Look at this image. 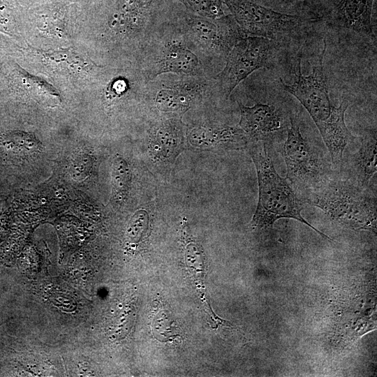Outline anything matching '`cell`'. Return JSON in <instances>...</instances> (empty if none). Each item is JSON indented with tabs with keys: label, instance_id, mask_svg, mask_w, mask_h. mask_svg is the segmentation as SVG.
<instances>
[{
	"label": "cell",
	"instance_id": "6da1fadb",
	"mask_svg": "<svg viewBox=\"0 0 377 377\" xmlns=\"http://www.w3.org/2000/svg\"><path fill=\"white\" fill-rule=\"evenodd\" d=\"M259 143L250 150L258 181V202L251 227L256 230L267 229L278 219H293L308 226L323 237L332 239L303 218V200L298 198L288 180L277 173L266 143Z\"/></svg>",
	"mask_w": 377,
	"mask_h": 377
},
{
	"label": "cell",
	"instance_id": "7a4b0ae2",
	"mask_svg": "<svg viewBox=\"0 0 377 377\" xmlns=\"http://www.w3.org/2000/svg\"><path fill=\"white\" fill-rule=\"evenodd\" d=\"M174 21L208 77L222 70L231 49L246 37L232 15L211 19L184 11L175 15Z\"/></svg>",
	"mask_w": 377,
	"mask_h": 377
},
{
	"label": "cell",
	"instance_id": "3957f363",
	"mask_svg": "<svg viewBox=\"0 0 377 377\" xmlns=\"http://www.w3.org/2000/svg\"><path fill=\"white\" fill-rule=\"evenodd\" d=\"M302 194V200L336 221L356 228H376V195L349 179L331 177Z\"/></svg>",
	"mask_w": 377,
	"mask_h": 377
},
{
	"label": "cell",
	"instance_id": "277c9868",
	"mask_svg": "<svg viewBox=\"0 0 377 377\" xmlns=\"http://www.w3.org/2000/svg\"><path fill=\"white\" fill-rule=\"evenodd\" d=\"M135 63L149 81L166 73L207 77L174 19L149 40Z\"/></svg>",
	"mask_w": 377,
	"mask_h": 377
},
{
	"label": "cell",
	"instance_id": "5b68a950",
	"mask_svg": "<svg viewBox=\"0 0 377 377\" xmlns=\"http://www.w3.org/2000/svg\"><path fill=\"white\" fill-rule=\"evenodd\" d=\"M282 154L287 168L286 179L302 193L331 177L330 163L323 151L303 135L295 119L290 118Z\"/></svg>",
	"mask_w": 377,
	"mask_h": 377
},
{
	"label": "cell",
	"instance_id": "8992f818",
	"mask_svg": "<svg viewBox=\"0 0 377 377\" xmlns=\"http://www.w3.org/2000/svg\"><path fill=\"white\" fill-rule=\"evenodd\" d=\"M151 100L162 113L178 115L193 103L219 93L214 77L166 73L151 80Z\"/></svg>",
	"mask_w": 377,
	"mask_h": 377
},
{
	"label": "cell",
	"instance_id": "52a82bcc",
	"mask_svg": "<svg viewBox=\"0 0 377 377\" xmlns=\"http://www.w3.org/2000/svg\"><path fill=\"white\" fill-rule=\"evenodd\" d=\"M272 40L246 36L239 40L227 56L222 70L214 78L220 94L228 98L235 88L255 71L268 68Z\"/></svg>",
	"mask_w": 377,
	"mask_h": 377
},
{
	"label": "cell",
	"instance_id": "ba28073f",
	"mask_svg": "<svg viewBox=\"0 0 377 377\" xmlns=\"http://www.w3.org/2000/svg\"><path fill=\"white\" fill-rule=\"evenodd\" d=\"M246 36L279 40L295 31L302 19L267 8L249 0H223Z\"/></svg>",
	"mask_w": 377,
	"mask_h": 377
},
{
	"label": "cell",
	"instance_id": "9c48e42d",
	"mask_svg": "<svg viewBox=\"0 0 377 377\" xmlns=\"http://www.w3.org/2000/svg\"><path fill=\"white\" fill-rule=\"evenodd\" d=\"M326 50V40L316 65L312 66L311 73L303 75L301 72V61L299 59L295 81L287 84L281 80L283 89L295 96L309 112L317 128L325 124L332 117L336 106L331 104L325 75L323 59Z\"/></svg>",
	"mask_w": 377,
	"mask_h": 377
},
{
	"label": "cell",
	"instance_id": "30bf717a",
	"mask_svg": "<svg viewBox=\"0 0 377 377\" xmlns=\"http://www.w3.org/2000/svg\"><path fill=\"white\" fill-rule=\"evenodd\" d=\"M240 110L239 126L247 139L253 142L268 141L286 127L281 111L270 104L256 103L248 107L238 103Z\"/></svg>",
	"mask_w": 377,
	"mask_h": 377
},
{
	"label": "cell",
	"instance_id": "8fae6325",
	"mask_svg": "<svg viewBox=\"0 0 377 377\" xmlns=\"http://www.w3.org/2000/svg\"><path fill=\"white\" fill-rule=\"evenodd\" d=\"M192 145L198 147H220L240 148L247 142V138L239 126L198 124L188 133Z\"/></svg>",
	"mask_w": 377,
	"mask_h": 377
},
{
	"label": "cell",
	"instance_id": "7c38bea8",
	"mask_svg": "<svg viewBox=\"0 0 377 377\" xmlns=\"http://www.w3.org/2000/svg\"><path fill=\"white\" fill-rule=\"evenodd\" d=\"M374 0H340L336 8L338 23L376 42L371 24Z\"/></svg>",
	"mask_w": 377,
	"mask_h": 377
},
{
	"label": "cell",
	"instance_id": "4fadbf2b",
	"mask_svg": "<svg viewBox=\"0 0 377 377\" xmlns=\"http://www.w3.org/2000/svg\"><path fill=\"white\" fill-rule=\"evenodd\" d=\"M376 130H367L362 138L359 149L352 156L350 163L352 182L368 188L376 172Z\"/></svg>",
	"mask_w": 377,
	"mask_h": 377
},
{
	"label": "cell",
	"instance_id": "5bb4252c",
	"mask_svg": "<svg viewBox=\"0 0 377 377\" xmlns=\"http://www.w3.org/2000/svg\"><path fill=\"white\" fill-rule=\"evenodd\" d=\"M131 182V172L126 161L117 157L112 165V190L113 198L121 202L127 197Z\"/></svg>",
	"mask_w": 377,
	"mask_h": 377
},
{
	"label": "cell",
	"instance_id": "9a60e30c",
	"mask_svg": "<svg viewBox=\"0 0 377 377\" xmlns=\"http://www.w3.org/2000/svg\"><path fill=\"white\" fill-rule=\"evenodd\" d=\"M193 14L202 17L218 19L226 16L223 0H180Z\"/></svg>",
	"mask_w": 377,
	"mask_h": 377
},
{
	"label": "cell",
	"instance_id": "2e32d148",
	"mask_svg": "<svg viewBox=\"0 0 377 377\" xmlns=\"http://www.w3.org/2000/svg\"><path fill=\"white\" fill-rule=\"evenodd\" d=\"M149 216L143 209L137 210L131 218L126 228V237L131 242H138L146 232Z\"/></svg>",
	"mask_w": 377,
	"mask_h": 377
},
{
	"label": "cell",
	"instance_id": "e0dca14e",
	"mask_svg": "<svg viewBox=\"0 0 377 377\" xmlns=\"http://www.w3.org/2000/svg\"><path fill=\"white\" fill-rule=\"evenodd\" d=\"M92 160L90 156L82 153L73 160L71 164V175L75 180H82L90 170Z\"/></svg>",
	"mask_w": 377,
	"mask_h": 377
},
{
	"label": "cell",
	"instance_id": "ac0fdd59",
	"mask_svg": "<svg viewBox=\"0 0 377 377\" xmlns=\"http://www.w3.org/2000/svg\"><path fill=\"white\" fill-rule=\"evenodd\" d=\"M17 51V45L11 38L0 34V59Z\"/></svg>",
	"mask_w": 377,
	"mask_h": 377
}]
</instances>
